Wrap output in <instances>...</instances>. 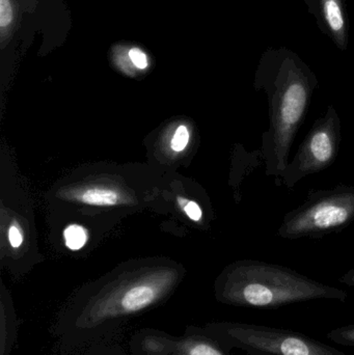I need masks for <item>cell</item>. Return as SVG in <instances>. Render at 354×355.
I'll list each match as a JSON object with an SVG mask.
<instances>
[{
    "mask_svg": "<svg viewBox=\"0 0 354 355\" xmlns=\"http://www.w3.org/2000/svg\"><path fill=\"white\" fill-rule=\"evenodd\" d=\"M16 4L14 0H0V33L2 42L8 39L16 21Z\"/></svg>",
    "mask_w": 354,
    "mask_h": 355,
    "instance_id": "obj_11",
    "label": "cell"
},
{
    "mask_svg": "<svg viewBox=\"0 0 354 355\" xmlns=\"http://www.w3.org/2000/svg\"><path fill=\"white\" fill-rule=\"evenodd\" d=\"M354 221V187L309 191L307 200L286 213L278 235L284 239H320L346 229Z\"/></svg>",
    "mask_w": 354,
    "mask_h": 355,
    "instance_id": "obj_5",
    "label": "cell"
},
{
    "mask_svg": "<svg viewBox=\"0 0 354 355\" xmlns=\"http://www.w3.org/2000/svg\"><path fill=\"white\" fill-rule=\"evenodd\" d=\"M319 85L317 76L287 47L267 48L255 72L254 87L267 98L269 127L262 133L261 155L265 175L276 185L289 164L291 148Z\"/></svg>",
    "mask_w": 354,
    "mask_h": 355,
    "instance_id": "obj_2",
    "label": "cell"
},
{
    "mask_svg": "<svg viewBox=\"0 0 354 355\" xmlns=\"http://www.w3.org/2000/svg\"><path fill=\"white\" fill-rule=\"evenodd\" d=\"M339 282L343 285L348 286V287H354V268L347 271L339 279Z\"/></svg>",
    "mask_w": 354,
    "mask_h": 355,
    "instance_id": "obj_19",
    "label": "cell"
},
{
    "mask_svg": "<svg viewBox=\"0 0 354 355\" xmlns=\"http://www.w3.org/2000/svg\"><path fill=\"white\" fill-rule=\"evenodd\" d=\"M326 337L338 345L354 348V323L332 329Z\"/></svg>",
    "mask_w": 354,
    "mask_h": 355,
    "instance_id": "obj_13",
    "label": "cell"
},
{
    "mask_svg": "<svg viewBox=\"0 0 354 355\" xmlns=\"http://www.w3.org/2000/svg\"><path fill=\"white\" fill-rule=\"evenodd\" d=\"M129 345L131 355H233L203 327H187L182 336L139 329Z\"/></svg>",
    "mask_w": 354,
    "mask_h": 355,
    "instance_id": "obj_7",
    "label": "cell"
},
{
    "mask_svg": "<svg viewBox=\"0 0 354 355\" xmlns=\"http://www.w3.org/2000/svg\"><path fill=\"white\" fill-rule=\"evenodd\" d=\"M318 28L341 51L349 43V19L345 0H303Z\"/></svg>",
    "mask_w": 354,
    "mask_h": 355,
    "instance_id": "obj_8",
    "label": "cell"
},
{
    "mask_svg": "<svg viewBox=\"0 0 354 355\" xmlns=\"http://www.w3.org/2000/svg\"><path fill=\"white\" fill-rule=\"evenodd\" d=\"M341 120L334 106H328L314 122L292 162L287 164L281 184L293 188L303 178L322 172L336 162L340 151Z\"/></svg>",
    "mask_w": 354,
    "mask_h": 355,
    "instance_id": "obj_6",
    "label": "cell"
},
{
    "mask_svg": "<svg viewBox=\"0 0 354 355\" xmlns=\"http://www.w3.org/2000/svg\"><path fill=\"white\" fill-rule=\"evenodd\" d=\"M87 239V232L79 225H70L64 231V240H66L67 246L70 250H80L85 245Z\"/></svg>",
    "mask_w": 354,
    "mask_h": 355,
    "instance_id": "obj_14",
    "label": "cell"
},
{
    "mask_svg": "<svg viewBox=\"0 0 354 355\" xmlns=\"http://www.w3.org/2000/svg\"><path fill=\"white\" fill-rule=\"evenodd\" d=\"M18 315L8 296L0 304V355H10L18 337Z\"/></svg>",
    "mask_w": 354,
    "mask_h": 355,
    "instance_id": "obj_9",
    "label": "cell"
},
{
    "mask_svg": "<svg viewBox=\"0 0 354 355\" xmlns=\"http://www.w3.org/2000/svg\"><path fill=\"white\" fill-rule=\"evenodd\" d=\"M129 60L139 70H145L149 67V58L141 48L133 47L128 51Z\"/></svg>",
    "mask_w": 354,
    "mask_h": 355,
    "instance_id": "obj_15",
    "label": "cell"
},
{
    "mask_svg": "<svg viewBox=\"0 0 354 355\" xmlns=\"http://www.w3.org/2000/svg\"><path fill=\"white\" fill-rule=\"evenodd\" d=\"M185 212L188 215L189 218L193 219L195 221L201 220L202 218V210L200 208L199 205L195 202H188L184 206Z\"/></svg>",
    "mask_w": 354,
    "mask_h": 355,
    "instance_id": "obj_17",
    "label": "cell"
},
{
    "mask_svg": "<svg viewBox=\"0 0 354 355\" xmlns=\"http://www.w3.org/2000/svg\"><path fill=\"white\" fill-rule=\"evenodd\" d=\"M178 275L160 271L82 292L56 314L53 334L60 352L114 343L130 321L159 306L172 293Z\"/></svg>",
    "mask_w": 354,
    "mask_h": 355,
    "instance_id": "obj_1",
    "label": "cell"
},
{
    "mask_svg": "<svg viewBox=\"0 0 354 355\" xmlns=\"http://www.w3.org/2000/svg\"><path fill=\"white\" fill-rule=\"evenodd\" d=\"M76 198L85 204L112 206L121 200V194L110 188H87L77 193Z\"/></svg>",
    "mask_w": 354,
    "mask_h": 355,
    "instance_id": "obj_10",
    "label": "cell"
},
{
    "mask_svg": "<svg viewBox=\"0 0 354 355\" xmlns=\"http://www.w3.org/2000/svg\"><path fill=\"white\" fill-rule=\"evenodd\" d=\"M203 329L227 350L247 355H347L305 334L255 323L210 322Z\"/></svg>",
    "mask_w": 354,
    "mask_h": 355,
    "instance_id": "obj_4",
    "label": "cell"
},
{
    "mask_svg": "<svg viewBox=\"0 0 354 355\" xmlns=\"http://www.w3.org/2000/svg\"><path fill=\"white\" fill-rule=\"evenodd\" d=\"M60 355H127L122 346L114 343L97 344L73 352H60Z\"/></svg>",
    "mask_w": 354,
    "mask_h": 355,
    "instance_id": "obj_12",
    "label": "cell"
},
{
    "mask_svg": "<svg viewBox=\"0 0 354 355\" xmlns=\"http://www.w3.org/2000/svg\"><path fill=\"white\" fill-rule=\"evenodd\" d=\"M8 239H10V245L12 248H19L22 244L23 236L20 230L16 225H12L8 231Z\"/></svg>",
    "mask_w": 354,
    "mask_h": 355,
    "instance_id": "obj_18",
    "label": "cell"
},
{
    "mask_svg": "<svg viewBox=\"0 0 354 355\" xmlns=\"http://www.w3.org/2000/svg\"><path fill=\"white\" fill-rule=\"evenodd\" d=\"M189 141V132L186 127L180 126L175 132L172 139V148L174 151L181 152L186 148Z\"/></svg>",
    "mask_w": 354,
    "mask_h": 355,
    "instance_id": "obj_16",
    "label": "cell"
},
{
    "mask_svg": "<svg viewBox=\"0 0 354 355\" xmlns=\"http://www.w3.org/2000/svg\"><path fill=\"white\" fill-rule=\"evenodd\" d=\"M215 295L222 304L255 310H276L319 300L344 302L348 298L344 290L259 260L240 261L229 267L216 284Z\"/></svg>",
    "mask_w": 354,
    "mask_h": 355,
    "instance_id": "obj_3",
    "label": "cell"
}]
</instances>
